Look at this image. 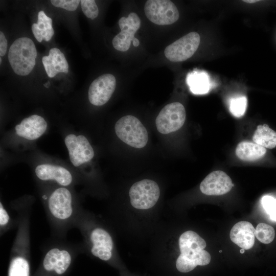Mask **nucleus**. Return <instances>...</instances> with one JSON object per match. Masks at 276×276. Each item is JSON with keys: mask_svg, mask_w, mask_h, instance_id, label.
I'll return each mask as SVG.
<instances>
[{"mask_svg": "<svg viewBox=\"0 0 276 276\" xmlns=\"http://www.w3.org/2000/svg\"><path fill=\"white\" fill-rule=\"evenodd\" d=\"M119 25L121 32L113 38L112 45L117 50L125 52L129 49L131 41L140 27L141 20L136 13L132 12L127 17H121Z\"/></svg>", "mask_w": 276, "mask_h": 276, "instance_id": "13", "label": "nucleus"}, {"mask_svg": "<svg viewBox=\"0 0 276 276\" xmlns=\"http://www.w3.org/2000/svg\"><path fill=\"white\" fill-rule=\"evenodd\" d=\"M64 143L70 160L75 167L90 161L94 156V149L84 135L70 134L65 137Z\"/></svg>", "mask_w": 276, "mask_h": 276, "instance_id": "11", "label": "nucleus"}, {"mask_svg": "<svg viewBox=\"0 0 276 276\" xmlns=\"http://www.w3.org/2000/svg\"><path fill=\"white\" fill-rule=\"evenodd\" d=\"M51 2L56 7L61 8L72 11L77 9L80 1L78 0H52Z\"/></svg>", "mask_w": 276, "mask_h": 276, "instance_id": "28", "label": "nucleus"}, {"mask_svg": "<svg viewBox=\"0 0 276 276\" xmlns=\"http://www.w3.org/2000/svg\"><path fill=\"white\" fill-rule=\"evenodd\" d=\"M261 203L270 219L276 221V199L271 196L265 195L262 198Z\"/></svg>", "mask_w": 276, "mask_h": 276, "instance_id": "26", "label": "nucleus"}, {"mask_svg": "<svg viewBox=\"0 0 276 276\" xmlns=\"http://www.w3.org/2000/svg\"><path fill=\"white\" fill-rule=\"evenodd\" d=\"M245 251V249H241L240 250V252L241 253V254H243Z\"/></svg>", "mask_w": 276, "mask_h": 276, "instance_id": "35", "label": "nucleus"}, {"mask_svg": "<svg viewBox=\"0 0 276 276\" xmlns=\"http://www.w3.org/2000/svg\"><path fill=\"white\" fill-rule=\"evenodd\" d=\"M116 86V80L111 74L102 75L94 80L89 86L88 99L95 106H102L111 98Z\"/></svg>", "mask_w": 276, "mask_h": 276, "instance_id": "12", "label": "nucleus"}, {"mask_svg": "<svg viewBox=\"0 0 276 276\" xmlns=\"http://www.w3.org/2000/svg\"><path fill=\"white\" fill-rule=\"evenodd\" d=\"M186 113L183 105L179 102L166 105L159 112L155 120L157 130L168 134L179 129L183 125Z\"/></svg>", "mask_w": 276, "mask_h": 276, "instance_id": "9", "label": "nucleus"}, {"mask_svg": "<svg viewBox=\"0 0 276 276\" xmlns=\"http://www.w3.org/2000/svg\"><path fill=\"white\" fill-rule=\"evenodd\" d=\"M50 85V83L49 81L44 84V86H45L47 88L49 87Z\"/></svg>", "mask_w": 276, "mask_h": 276, "instance_id": "34", "label": "nucleus"}, {"mask_svg": "<svg viewBox=\"0 0 276 276\" xmlns=\"http://www.w3.org/2000/svg\"><path fill=\"white\" fill-rule=\"evenodd\" d=\"M76 253L75 249L66 244L52 245L33 276H64L72 267Z\"/></svg>", "mask_w": 276, "mask_h": 276, "instance_id": "4", "label": "nucleus"}, {"mask_svg": "<svg viewBox=\"0 0 276 276\" xmlns=\"http://www.w3.org/2000/svg\"><path fill=\"white\" fill-rule=\"evenodd\" d=\"M88 237L91 242V254L104 261L110 260L113 244L109 234L103 228L96 227L88 234Z\"/></svg>", "mask_w": 276, "mask_h": 276, "instance_id": "14", "label": "nucleus"}, {"mask_svg": "<svg viewBox=\"0 0 276 276\" xmlns=\"http://www.w3.org/2000/svg\"><path fill=\"white\" fill-rule=\"evenodd\" d=\"M265 148L248 141L239 143L236 149L237 157L244 161H255L263 157L266 153Z\"/></svg>", "mask_w": 276, "mask_h": 276, "instance_id": "20", "label": "nucleus"}, {"mask_svg": "<svg viewBox=\"0 0 276 276\" xmlns=\"http://www.w3.org/2000/svg\"><path fill=\"white\" fill-rule=\"evenodd\" d=\"M255 230L251 223L241 221L235 224L231 230L229 237L233 242L242 249H250L255 243Z\"/></svg>", "mask_w": 276, "mask_h": 276, "instance_id": "18", "label": "nucleus"}, {"mask_svg": "<svg viewBox=\"0 0 276 276\" xmlns=\"http://www.w3.org/2000/svg\"><path fill=\"white\" fill-rule=\"evenodd\" d=\"M219 252H222V250H219Z\"/></svg>", "mask_w": 276, "mask_h": 276, "instance_id": "37", "label": "nucleus"}, {"mask_svg": "<svg viewBox=\"0 0 276 276\" xmlns=\"http://www.w3.org/2000/svg\"><path fill=\"white\" fill-rule=\"evenodd\" d=\"M0 63H2V58H0Z\"/></svg>", "mask_w": 276, "mask_h": 276, "instance_id": "36", "label": "nucleus"}, {"mask_svg": "<svg viewBox=\"0 0 276 276\" xmlns=\"http://www.w3.org/2000/svg\"><path fill=\"white\" fill-rule=\"evenodd\" d=\"M11 218L2 202L0 203V226L1 233H4L10 227Z\"/></svg>", "mask_w": 276, "mask_h": 276, "instance_id": "29", "label": "nucleus"}, {"mask_svg": "<svg viewBox=\"0 0 276 276\" xmlns=\"http://www.w3.org/2000/svg\"><path fill=\"white\" fill-rule=\"evenodd\" d=\"M46 209L51 224L57 230L63 231L75 223L80 214L74 204L70 191L64 187L54 190L47 198Z\"/></svg>", "mask_w": 276, "mask_h": 276, "instance_id": "2", "label": "nucleus"}, {"mask_svg": "<svg viewBox=\"0 0 276 276\" xmlns=\"http://www.w3.org/2000/svg\"><path fill=\"white\" fill-rule=\"evenodd\" d=\"M187 83L191 91L197 95L207 93L210 88L209 75L204 72H195L188 75Z\"/></svg>", "mask_w": 276, "mask_h": 276, "instance_id": "21", "label": "nucleus"}, {"mask_svg": "<svg viewBox=\"0 0 276 276\" xmlns=\"http://www.w3.org/2000/svg\"><path fill=\"white\" fill-rule=\"evenodd\" d=\"M144 12L150 21L158 25H171L179 18L177 7L169 0H148Z\"/></svg>", "mask_w": 276, "mask_h": 276, "instance_id": "8", "label": "nucleus"}, {"mask_svg": "<svg viewBox=\"0 0 276 276\" xmlns=\"http://www.w3.org/2000/svg\"><path fill=\"white\" fill-rule=\"evenodd\" d=\"M32 32L34 34V37L36 39V40L39 42H41L42 40H43L42 36L40 32L39 31L38 26L37 23L36 24H33L32 26Z\"/></svg>", "mask_w": 276, "mask_h": 276, "instance_id": "31", "label": "nucleus"}, {"mask_svg": "<svg viewBox=\"0 0 276 276\" xmlns=\"http://www.w3.org/2000/svg\"><path fill=\"white\" fill-rule=\"evenodd\" d=\"M247 107V99L244 96L233 98L230 101L229 111L235 117L243 116Z\"/></svg>", "mask_w": 276, "mask_h": 276, "instance_id": "25", "label": "nucleus"}, {"mask_svg": "<svg viewBox=\"0 0 276 276\" xmlns=\"http://www.w3.org/2000/svg\"><path fill=\"white\" fill-rule=\"evenodd\" d=\"M234 186L231 178L223 171H215L208 174L200 185V190L207 195H221Z\"/></svg>", "mask_w": 276, "mask_h": 276, "instance_id": "15", "label": "nucleus"}, {"mask_svg": "<svg viewBox=\"0 0 276 276\" xmlns=\"http://www.w3.org/2000/svg\"><path fill=\"white\" fill-rule=\"evenodd\" d=\"M18 212V227L11 249L8 276H31L29 211Z\"/></svg>", "mask_w": 276, "mask_h": 276, "instance_id": "1", "label": "nucleus"}, {"mask_svg": "<svg viewBox=\"0 0 276 276\" xmlns=\"http://www.w3.org/2000/svg\"><path fill=\"white\" fill-rule=\"evenodd\" d=\"M37 177L43 181H55L61 187H67L73 181L71 172L64 167L49 164H41L35 170Z\"/></svg>", "mask_w": 276, "mask_h": 276, "instance_id": "16", "label": "nucleus"}, {"mask_svg": "<svg viewBox=\"0 0 276 276\" xmlns=\"http://www.w3.org/2000/svg\"><path fill=\"white\" fill-rule=\"evenodd\" d=\"M37 51L33 41L27 37L16 39L8 53L10 64L15 74L27 76L35 65Z\"/></svg>", "mask_w": 276, "mask_h": 276, "instance_id": "5", "label": "nucleus"}, {"mask_svg": "<svg viewBox=\"0 0 276 276\" xmlns=\"http://www.w3.org/2000/svg\"><path fill=\"white\" fill-rule=\"evenodd\" d=\"M204 240L192 231L182 233L179 239L180 255L177 259V269L183 273L193 270L197 265L205 266L211 261L210 254L204 250Z\"/></svg>", "mask_w": 276, "mask_h": 276, "instance_id": "3", "label": "nucleus"}, {"mask_svg": "<svg viewBox=\"0 0 276 276\" xmlns=\"http://www.w3.org/2000/svg\"><path fill=\"white\" fill-rule=\"evenodd\" d=\"M258 1H257V0H245V1H243V2H244L245 3H254L257 2Z\"/></svg>", "mask_w": 276, "mask_h": 276, "instance_id": "33", "label": "nucleus"}, {"mask_svg": "<svg viewBox=\"0 0 276 276\" xmlns=\"http://www.w3.org/2000/svg\"><path fill=\"white\" fill-rule=\"evenodd\" d=\"M130 203L135 208L148 209L158 201L160 190L155 181L145 179L134 183L129 191Z\"/></svg>", "mask_w": 276, "mask_h": 276, "instance_id": "7", "label": "nucleus"}, {"mask_svg": "<svg viewBox=\"0 0 276 276\" xmlns=\"http://www.w3.org/2000/svg\"><path fill=\"white\" fill-rule=\"evenodd\" d=\"M255 235L261 242L269 244L274 238L275 231L271 225L264 223H260L255 228Z\"/></svg>", "mask_w": 276, "mask_h": 276, "instance_id": "24", "label": "nucleus"}, {"mask_svg": "<svg viewBox=\"0 0 276 276\" xmlns=\"http://www.w3.org/2000/svg\"><path fill=\"white\" fill-rule=\"evenodd\" d=\"M42 61L48 76L55 77L59 73L67 74L68 64L64 54L57 48H52L48 56H44Z\"/></svg>", "mask_w": 276, "mask_h": 276, "instance_id": "19", "label": "nucleus"}, {"mask_svg": "<svg viewBox=\"0 0 276 276\" xmlns=\"http://www.w3.org/2000/svg\"><path fill=\"white\" fill-rule=\"evenodd\" d=\"M252 140L264 148H274L276 146V132L267 124L260 125L254 132Z\"/></svg>", "mask_w": 276, "mask_h": 276, "instance_id": "22", "label": "nucleus"}, {"mask_svg": "<svg viewBox=\"0 0 276 276\" xmlns=\"http://www.w3.org/2000/svg\"><path fill=\"white\" fill-rule=\"evenodd\" d=\"M132 43H133V45L134 47H136L139 46V45L140 44V41L137 38L134 37V38L132 40Z\"/></svg>", "mask_w": 276, "mask_h": 276, "instance_id": "32", "label": "nucleus"}, {"mask_svg": "<svg viewBox=\"0 0 276 276\" xmlns=\"http://www.w3.org/2000/svg\"><path fill=\"white\" fill-rule=\"evenodd\" d=\"M80 3L82 12L87 17L94 19L98 16L99 9L94 0H81Z\"/></svg>", "mask_w": 276, "mask_h": 276, "instance_id": "27", "label": "nucleus"}, {"mask_svg": "<svg viewBox=\"0 0 276 276\" xmlns=\"http://www.w3.org/2000/svg\"><path fill=\"white\" fill-rule=\"evenodd\" d=\"M198 33L192 32L167 46L164 51L166 58L172 62H180L191 57L200 44Z\"/></svg>", "mask_w": 276, "mask_h": 276, "instance_id": "10", "label": "nucleus"}, {"mask_svg": "<svg viewBox=\"0 0 276 276\" xmlns=\"http://www.w3.org/2000/svg\"><path fill=\"white\" fill-rule=\"evenodd\" d=\"M37 24L43 39L46 41H49L54 33L52 19L48 17L43 11H40L38 14Z\"/></svg>", "mask_w": 276, "mask_h": 276, "instance_id": "23", "label": "nucleus"}, {"mask_svg": "<svg viewBox=\"0 0 276 276\" xmlns=\"http://www.w3.org/2000/svg\"><path fill=\"white\" fill-rule=\"evenodd\" d=\"M47 123L42 117L33 114L24 119L15 127L16 133L29 140L40 137L46 131Z\"/></svg>", "mask_w": 276, "mask_h": 276, "instance_id": "17", "label": "nucleus"}, {"mask_svg": "<svg viewBox=\"0 0 276 276\" xmlns=\"http://www.w3.org/2000/svg\"><path fill=\"white\" fill-rule=\"evenodd\" d=\"M7 48V40L4 34L0 32V55L3 56L6 54Z\"/></svg>", "mask_w": 276, "mask_h": 276, "instance_id": "30", "label": "nucleus"}, {"mask_svg": "<svg viewBox=\"0 0 276 276\" xmlns=\"http://www.w3.org/2000/svg\"><path fill=\"white\" fill-rule=\"evenodd\" d=\"M117 135L127 145L136 148L144 147L148 140V134L144 126L136 117L128 115L120 118L116 123Z\"/></svg>", "mask_w": 276, "mask_h": 276, "instance_id": "6", "label": "nucleus"}]
</instances>
